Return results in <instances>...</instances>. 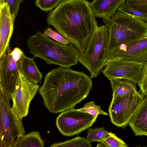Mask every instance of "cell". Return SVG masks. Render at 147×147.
I'll list each match as a JSON object with an SVG mask.
<instances>
[{
    "label": "cell",
    "mask_w": 147,
    "mask_h": 147,
    "mask_svg": "<svg viewBox=\"0 0 147 147\" xmlns=\"http://www.w3.org/2000/svg\"><path fill=\"white\" fill-rule=\"evenodd\" d=\"M91 79L83 71L60 67L45 75L39 92L49 112H61L74 108L86 97L92 87Z\"/></svg>",
    "instance_id": "obj_1"
},
{
    "label": "cell",
    "mask_w": 147,
    "mask_h": 147,
    "mask_svg": "<svg viewBox=\"0 0 147 147\" xmlns=\"http://www.w3.org/2000/svg\"><path fill=\"white\" fill-rule=\"evenodd\" d=\"M48 24L73 44L81 54L98 27L90 6L85 0H63L47 17Z\"/></svg>",
    "instance_id": "obj_2"
},
{
    "label": "cell",
    "mask_w": 147,
    "mask_h": 147,
    "mask_svg": "<svg viewBox=\"0 0 147 147\" xmlns=\"http://www.w3.org/2000/svg\"><path fill=\"white\" fill-rule=\"evenodd\" d=\"M27 44L35 57L43 59L48 64L70 67L78 63L81 55L78 49L71 42L66 45L55 42L40 31L30 37Z\"/></svg>",
    "instance_id": "obj_3"
},
{
    "label": "cell",
    "mask_w": 147,
    "mask_h": 147,
    "mask_svg": "<svg viewBox=\"0 0 147 147\" xmlns=\"http://www.w3.org/2000/svg\"><path fill=\"white\" fill-rule=\"evenodd\" d=\"M103 22L109 31L107 58L117 47L144 38L146 35L147 22L118 11L112 17L103 19Z\"/></svg>",
    "instance_id": "obj_4"
},
{
    "label": "cell",
    "mask_w": 147,
    "mask_h": 147,
    "mask_svg": "<svg viewBox=\"0 0 147 147\" xmlns=\"http://www.w3.org/2000/svg\"><path fill=\"white\" fill-rule=\"evenodd\" d=\"M109 31L106 25L98 26L91 35L85 51L79 62L89 71L91 78L102 71L107 60Z\"/></svg>",
    "instance_id": "obj_5"
},
{
    "label": "cell",
    "mask_w": 147,
    "mask_h": 147,
    "mask_svg": "<svg viewBox=\"0 0 147 147\" xmlns=\"http://www.w3.org/2000/svg\"><path fill=\"white\" fill-rule=\"evenodd\" d=\"M0 146L11 147L15 138L24 135L22 122L12 110L9 96L0 91Z\"/></svg>",
    "instance_id": "obj_6"
},
{
    "label": "cell",
    "mask_w": 147,
    "mask_h": 147,
    "mask_svg": "<svg viewBox=\"0 0 147 147\" xmlns=\"http://www.w3.org/2000/svg\"><path fill=\"white\" fill-rule=\"evenodd\" d=\"M98 116L72 108L61 112L56 119V124L62 135L71 136L89 128Z\"/></svg>",
    "instance_id": "obj_7"
},
{
    "label": "cell",
    "mask_w": 147,
    "mask_h": 147,
    "mask_svg": "<svg viewBox=\"0 0 147 147\" xmlns=\"http://www.w3.org/2000/svg\"><path fill=\"white\" fill-rule=\"evenodd\" d=\"M143 98L142 95L129 94L112 100L108 110L112 123L124 129L129 124Z\"/></svg>",
    "instance_id": "obj_8"
},
{
    "label": "cell",
    "mask_w": 147,
    "mask_h": 147,
    "mask_svg": "<svg viewBox=\"0 0 147 147\" xmlns=\"http://www.w3.org/2000/svg\"><path fill=\"white\" fill-rule=\"evenodd\" d=\"M19 73L17 84L9 97L13 102L12 110L22 119L28 115L30 102L39 88L38 84L30 82Z\"/></svg>",
    "instance_id": "obj_9"
},
{
    "label": "cell",
    "mask_w": 147,
    "mask_h": 147,
    "mask_svg": "<svg viewBox=\"0 0 147 147\" xmlns=\"http://www.w3.org/2000/svg\"><path fill=\"white\" fill-rule=\"evenodd\" d=\"M9 44L0 57V91L9 96L14 90L20 73L17 61L12 55Z\"/></svg>",
    "instance_id": "obj_10"
},
{
    "label": "cell",
    "mask_w": 147,
    "mask_h": 147,
    "mask_svg": "<svg viewBox=\"0 0 147 147\" xmlns=\"http://www.w3.org/2000/svg\"><path fill=\"white\" fill-rule=\"evenodd\" d=\"M143 64L121 59L108 60L102 72L109 80L114 78H122L137 83L140 77Z\"/></svg>",
    "instance_id": "obj_11"
},
{
    "label": "cell",
    "mask_w": 147,
    "mask_h": 147,
    "mask_svg": "<svg viewBox=\"0 0 147 147\" xmlns=\"http://www.w3.org/2000/svg\"><path fill=\"white\" fill-rule=\"evenodd\" d=\"M107 59L144 63L147 61V37L119 45L111 51Z\"/></svg>",
    "instance_id": "obj_12"
},
{
    "label": "cell",
    "mask_w": 147,
    "mask_h": 147,
    "mask_svg": "<svg viewBox=\"0 0 147 147\" xmlns=\"http://www.w3.org/2000/svg\"><path fill=\"white\" fill-rule=\"evenodd\" d=\"M15 17L11 14L6 3L0 2V57L6 53L13 33Z\"/></svg>",
    "instance_id": "obj_13"
},
{
    "label": "cell",
    "mask_w": 147,
    "mask_h": 147,
    "mask_svg": "<svg viewBox=\"0 0 147 147\" xmlns=\"http://www.w3.org/2000/svg\"><path fill=\"white\" fill-rule=\"evenodd\" d=\"M126 0H93L90 6L95 17L103 19L111 18Z\"/></svg>",
    "instance_id": "obj_14"
},
{
    "label": "cell",
    "mask_w": 147,
    "mask_h": 147,
    "mask_svg": "<svg viewBox=\"0 0 147 147\" xmlns=\"http://www.w3.org/2000/svg\"><path fill=\"white\" fill-rule=\"evenodd\" d=\"M129 125L135 136H147V99L143 98Z\"/></svg>",
    "instance_id": "obj_15"
},
{
    "label": "cell",
    "mask_w": 147,
    "mask_h": 147,
    "mask_svg": "<svg viewBox=\"0 0 147 147\" xmlns=\"http://www.w3.org/2000/svg\"><path fill=\"white\" fill-rule=\"evenodd\" d=\"M34 58H29L24 54L17 61V65L19 72L23 76L30 82L38 84L40 83L42 75L34 61Z\"/></svg>",
    "instance_id": "obj_16"
},
{
    "label": "cell",
    "mask_w": 147,
    "mask_h": 147,
    "mask_svg": "<svg viewBox=\"0 0 147 147\" xmlns=\"http://www.w3.org/2000/svg\"><path fill=\"white\" fill-rule=\"evenodd\" d=\"M110 81L113 90L112 100L127 94L142 95L140 92L137 91L136 83L131 80L115 78Z\"/></svg>",
    "instance_id": "obj_17"
},
{
    "label": "cell",
    "mask_w": 147,
    "mask_h": 147,
    "mask_svg": "<svg viewBox=\"0 0 147 147\" xmlns=\"http://www.w3.org/2000/svg\"><path fill=\"white\" fill-rule=\"evenodd\" d=\"M44 142L38 132L34 131L17 138L11 147H43Z\"/></svg>",
    "instance_id": "obj_18"
},
{
    "label": "cell",
    "mask_w": 147,
    "mask_h": 147,
    "mask_svg": "<svg viewBox=\"0 0 147 147\" xmlns=\"http://www.w3.org/2000/svg\"><path fill=\"white\" fill-rule=\"evenodd\" d=\"M51 147H91V142L87 139L77 136L65 141L52 144Z\"/></svg>",
    "instance_id": "obj_19"
},
{
    "label": "cell",
    "mask_w": 147,
    "mask_h": 147,
    "mask_svg": "<svg viewBox=\"0 0 147 147\" xmlns=\"http://www.w3.org/2000/svg\"><path fill=\"white\" fill-rule=\"evenodd\" d=\"M110 132L103 127L94 129L89 128L87 139L90 142H98L101 143L103 140L110 136Z\"/></svg>",
    "instance_id": "obj_20"
},
{
    "label": "cell",
    "mask_w": 147,
    "mask_h": 147,
    "mask_svg": "<svg viewBox=\"0 0 147 147\" xmlns=\"http://www.w3.org/2000/svg\"><path fill=\"white\" fill-rule=\"evenodd\" d=\"M106 147H127L128 145L115 134L110 132V136L104 139L102 143Z\"/></svg>",
    "instance_id": "obj_21"
},
{
    "label": "cell",
    "mask_w": 147,
    "mask_h": 147,
    "mask_svg": "<svg viewBox=\"0 0 147 147\" xmlns=\"http://www.w3.org/2000/svg\"><path fill=\"white\" fill-rule=\"evenodd\" d=\"M78 110L81 112L88 113L94 116H98L100 114L105 115H108L100 109V106L95 104L93 101L86 103L83 107Z\"/></svg>",
    "instance_id": "obj_22"
},
{
    "label": "cell",
    "mask_w": 147,
    "mask_h": 147,
    "mask_svg": "<svg viewBox=\"0 0 147 147\" xmlns=\"http://www.w3.org/2000/svg\"><path fill=\"white\" fill-rule=\"evenodd\" d=\"M63 0H35L37 7L43 11H50L55 8Z\"/></svg>",
    "instance_id": "obj_23"
},
{
    "label": "cell",
    "mask_w": 147,
    "mask_h": 147,
    "mask_svg": "<svg viewBox=\"0 0 147 147\" xmlns=\"http://www.w3.org/2000/svg\"><path fill=\"white\" fill-rule=\"evenodd\" d=\"M142 96L147 94V61L144 63L141 72L140 78L137 83Z\"/></svg>",
    "instance_id": "obj_24"
},
{
    "label": "cell",
    "mask_w": 147,
    "mask_h": 147,
    "mask_svg": "<svg viewBox=\"0 0 147 147\" xmlns=\"http://www.w3.org/2000/svg\"><path fill=\"white\" fill-rule=\"evenodd\" d=\"M121 12L140 18L147 22V15L132 9L125 3L117 9Z\"/></svg>",
    "instance_id": "obj_25"
},
{
    "label": "cell",
    "mask_w": 147,
    "mask_h": 147,
    "mask_svg": "<svg viewBox=\"0 0 147 147\" xmlns=\"http://www.w3.org/2000/svg\"><path fill=\"white\" fill-rule=\"evenodd\" d=\"M125 4L133 9L147 15V0H126Z\"/></svg>",
    "instance_id": "obj_26"
},
{
    "label": "cell",
    "mask_w": 147,
    "mask_h": 147,
    "mask_svg": "<svg viewBox=\"0 0 147 147\" xmlns=\"http://www.w3.org/2000/svg\"><path fill=\"white\" fill-rule=\"evenodd\" d=\"M43 34L46 36L50 37L59 43L66 45H68L70 43L68 40L58 32L49 27H47Z\"/></svg>",
    "instance_id": "obj_27"
},
{
    "label": "cell",
    "mask_w": 147,
    "mask_h": 147,
    "mask_svg": "<svg viewBox=\"0 0 147 147\" xmlns=\"http://www.w3.org/2000/svg\"><path fill=\"white\" fill-rule=\"evenodd\" d=\"M23 0H0V2L6 3L9 5L11 15L16 17L20 5Z\"/></svg>",
    "instance_id": "obj_28"
},
{
    "label": "cell",
    "mask_w": 147,
    "mask_h": 147,
    "mask_svg": "<svg viewBox=\"0 0 147 147\" xmlns=\"http://www.w3.org/2000/svg\"><path fill=\"white\" fill-rule=\"evenodd\" d=\"M143 99H147V94L144 96H143Z\"/></svg>",
    "instance_id": "obj_29"
},
{
    "label": "cell",
    "mask_w": 147,
    "mask_h": 147,
    "mask_svg": "<svg viewBox=\"0 0 147 147\" xmlns=\"http://www.w3.org/2000/svg\"><path fill=\"white\" fill-rule=\"evenodd\" d=\"M146 37H147V34H146Z\"/></svg>",
    "instance_id": "obj_30"
}]
</instances>
